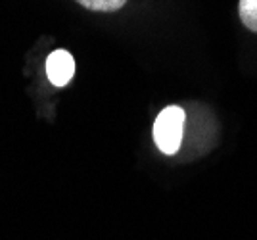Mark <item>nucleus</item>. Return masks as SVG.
I'll list each match as a JSON object with an SVG mask.
<instances>
[{
  "instance_id": "3",
  "label": "nucleus",
  "mask_w": 257,
  "mask_h": 240,
  "mask_svg": "<svg viewBox=\"0 0 257 240\" xmlns=\"http://www.w3.org/2000/svg\"><path fill=\"white\" fill-rule=\"evenodd\" d=\"M238 16L251 33H257V0H238Z\"/></svg>"
},
{
  "instance_id": "1",
  "label": "nucleus",
  "mask_w": 257,
  "mask_h": 240,
  "mask_svg": "<svg viewBox=\"0 0 257 240\" xmlns=\"http://www.w3.org/2000/svg\"><path fill=\"white\" fill-rule=\"evenodd\" d=\"M184 111L179 106H169L154 121V142L163 154H177L182 142L184 131Z\"/></svg>"
},
{
  "instance_id": "4",
  "label": "nucleus",
  "mask_w": 257,
  "mask_h": 240,
  "mask_svg": "<svg viewBox=\"0 0 257 240\" xmlns=\"http://www.w3.org/2000/svg\"><path fill=\"white\" fill-rule=\"evenodd\" d=\"M75 2L92 12H117L127 4V0H75Z\"/></svg>"
},
{
  "instance_id": "2",
  "label": "nucleus",
  "mask_w": 257,
  "mask_h": 240,
  "mask_svg": "<svg viewBox=\"0 0 257 240\" xmlns=\"http://www.w3.org/2000/svg\"><path fill=\"white\" fill-rule=\"evenodd\" d=\"M46 75L54 87H65L75 75V60L67 50H56L46 58Z\"/></svg>"
}]
</instances>
